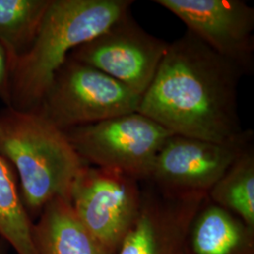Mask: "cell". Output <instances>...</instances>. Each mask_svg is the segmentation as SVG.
I'll return each instance as SVG.
<instances>
[{"mask_svg":"<svg viewBox=\"0 0 254 254\" xmlns=\"http://www.w3.org/2000/svg\"><path fill=\"white\" fill-rule=\"evenodd\" d=\"M0 98L5 103L11 105L10 90V64L9 56L0 44Z\"/></svg>","mask_w":254,"mask_h":254,"instance_id":"cell-16","label":"cell"},{"mask_svg":"<svg viewBox=\"0 0 254 254\" xmlns=\"http://www.w3.org/2000/svg\"><path fill=\"white\" fill-rule=\"evenodd\" d=\"M51 0H0V44L9 56L10 70L34 39Z\"/></svg>","mask_w":254,"mask_h":254,"instance_id":"cell-14","label":"cell"},{"mask_svg":"<svg viewBox=\"0 0 254 254\" xmlns=\"http://www.w3.org/2000/svg\"><path fill=\"white\" fill-rule=\"evenodd\" d=\"M87 165L146 181L171 131L138 111L64 131Z\"/></svg>","mask_w":254,"mask_h":254,"instance_id":"cell-4","label":"cell"},{"mask_svg":"<svg viewBox=\"0 0 254 254\" xmlns=\"http://www.w3.org/2000/svg\"><path fill=\"white\" fill-rule=\"evenodd\" d=\"M140 100L108 74L69 58L35 111L65 131L137 111Z\"/></svg>","mask_w":254,"mask_h":254,"instance_id":"cell-5","label":"cell"},{"mask_svg":"<svg viewBox=\"0 0 254 254\" xmlns=\"http://www.w3.org/2000/svg\"><path fill=\"white\" fill-rule=\"evenodd\" d=\"M216 53L254 71V9L242 0H155Z\"/></svg>","mask_w":254,"mask_h":254,"instance_id":"cell-9","label":"cell"},{"mask_svg":"<svg viewBox=\"0 0 254 254\" xmlns=\"http://www.w3.org/2000/svg\"><path fill=\"white\" fill-rule=\"evenodd\" d=\"M141 186L138 216L116 254H186L191 222L207 195L172 194L148 181Z\"/></svg>","mask_w":254,"mask_h":254,"instance_id":"cell-10","label":"cell"},{"mask_svg":"<svg viewBox=\"0 0 254 254\" xmlns=\"http://www.w3.org/2000/svg\"><path fill=\"white\" fill-rule=\"evenodd\" d=\"M245 71L188 31L169 43L137 111L174 135L230 143L254 135L238 114Z\"/></svg>","mask_w":254,"mask_h":254,"instance_id":"cell-1","label":"cell"},{"mask_svg":"<svg viewBox=\"0 0 254 254\" xmlns=\"http://www.w3.org/2000/svg\"><path fill=\"white\" fill-rule=\"evenodd\" d=\"M0 254H4V251H3V248L0 246Z\"/></svg>","mask_w":254,"mask_h":254,"instance_id":"cell-17","label":"cell"},{"mask_svg":"<svg viewBox=\"0 0 254 254\" xmlns=\"http://www.w3.org/2000/svg\"><path fill=\"white\" fill-rule=\"evenodd\" d=\"M169 43L151 35L131 13L75 48L69 58L90 65L142 96L154 80Z\"/></svg>","mask_w":254,"mask_h":254,"instance_id":"cell-7","label":"cell"},{"mask_svg":"<svg viewBox=\"0 0 254 254\" xmlns=\"http://www.w3.org/2000/svg\"><path fill=\"white\" fill-rule=\"evenodd\" d=\"M207 197L254 229V145L236 158L210 190Z\"/></svg>","mask_w":254,"mask_h":254,"instance_id":"cell-13","label":"cell"},{"mask_svg":"<svg viewBox=\"0 0 254 254\" xmlns=\"http://www.w3.org/2000/svg\"><path fill=\"white\" fill-rule=\"evenodd\" d=\"M32 230L10 167L0 154V236L17 254H39Z\"/></svg>","mask_w":254,"mask_h":254,"instance_id":"cell-15","label":"cell"},{"mask_svg":"<svg viewBox=\"0 0 254 254\" xmlns=\"http://www.w3.org/2000/svg\"><path fill=\"white\" fill-rule=\"evenodd\" d=\"M132 0H51L36 37L10 70L13 109L35 111L77 47L130 14Z\"/></svg>","mask_w":254,"mask_h":254,"instance_id":"cell-2","label":"cell"},{"mask_svg":"<svg viewBox=\"0 0 254 254\" xmlns=\"http://www.w3.org/2000/svg\"><path fill=\"white\" fill-rule=\"evenodd\" d=\"M32 234L39 254H101L66 199L57 198L46 204Z\"/></svg>","mask_w":254,"mask_h":254,"instance_id":"cell-12","label":"cell"},{"mask_svg":"<svg viewBox=\"0 0 254 254\" xmlns=\"http://www.w3.org/2000/svg\"><path fill=\"white\" fill-rule=\"evenodd\" d=\"M0 154L12 164L21 182L27 213L39 214L51 200H69L85 163L64 131L36 111L10 107L0 113Z\"/></svg>","mask_w":254,"mask_h":254,"instance_id":"cell-3","label":"cell"},{"mask_svg":"<svg viewBox=\"0 0 254 254\" xmlns=\"http://www.w3.org/2000/svg\"><path fill=\"white\" fill-rule=\"evenodd\" d=\"M141 182L117 171L85 164L69 201L101 254H116L138 216Z\"/></svg>","mask_w":254,"mask_h":254,"instance_id":"cell-6","label":"cell"},{"mask_svg":"<svg viewBox=\"0 0 254 254\" xmlns=\"http://www.w3.org/2000/svg\"><path fill=\"white\" fill-rule=\"evenodd\" d=\"M186 254H254V229L207 197L191 222Z\"/></svg>","mask_w":254,"mask_h":254,"instance_id":"cell-11","label":"cell"},{"mask_svg":"<svg viewBox=\"0 0 254 254\" xmlns=\"http://www.w3.org/2000/svg\"><path fill=\"white\" fill-rule=\"evenodd\" d=\"M253 141L254 135L230 143L173 135L160 149L146 181L172 194L207 195Z\"/></svg>","mask_w":254,"mask_h":254,"instance_id":"cell-8","label":"cell"}]
</instances>
